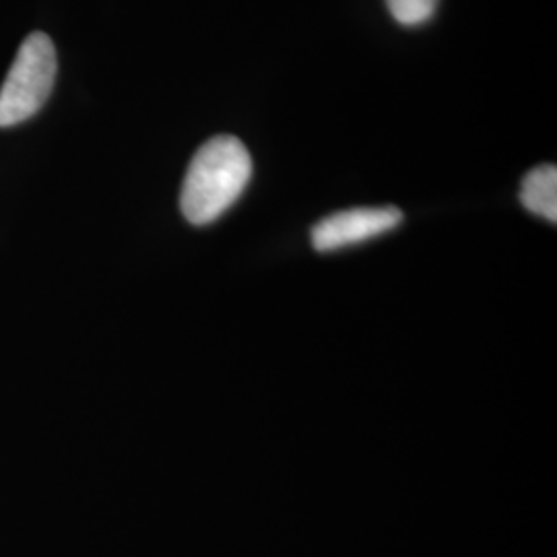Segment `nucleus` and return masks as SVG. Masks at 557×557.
Wrapping results in <instances>:
<instances>
[{
	"instance_id": "nucleus-3",
	"label": "nucleus",
	"mask_w": 557,
	"mask_h": 557,
	"mask_svg": "<svg viewBox=\"0 0 557 557\" xmlns=\"http://www.w3.org/2000/svg\"><path fill=\"white\" fill-rule=\"evenodd\" d=\"M403 223L397 207H359L338 211L312 227V246L319 252H335L368 239L379 238Z\"/></svg>"
},
{
	"instance_id": "nucleus-2",
	"label": "nucleus",
	"mask_w": 557,
	"mask_h": 557,
	"mask_svg": "<svg viewBox=\"0 0 557 557\" xmlns=\"http://www.w3.org/2000/svg\"><path fill=\"white\" fill-rule=\"evenodd\" d=\"M57 69L52 40L41 32L29 34L0 89V128L21 124L40 112L52 94Z\"/></svg>"
},
{
	"instance_id": "nucleus-5",
	"label": "nucleus",
	"mask_w": 557,
	"mask_h": 557,
	"mask_svg": "<svg viewBox=\"0 0 557 557\" xmlns=\"http://www.w3.org/2000/svg\"><path fill=\"white\" fill-rule=\"evenodd\" d=\"M386 4L400 25L413 27L432 20L438 0H386Z\"/></svg>"
},
{
	"instance_id": "nucleus-1",
	"label": "nucleus",
	"mask_w": 557,
	"mask_h": 557,
	"mask_svg": "<svg viewBox=\"0 0 557 557\" xmlns=\"http://www.w3.org/2000/svg\"><path fill=\"white\" fill-rule=\"evenodd\" d=\"M252 176V158L242 140L220 135L200 145L190 161L180 209L193 225H209L242 197Z\"/></svg>"
},
{
	"instance_id": "nucleus-4",
	"label": "nucleus",
	"mask_w": 557,
	"mask_h": 557,
	"mask_svg": "<svg viewBox=\"0 0 557 557\" xmlns=\"http://www.w3.org/2000/svg\"><path fill=\"white\" fill-rule=\"evenodd\" d=\"M520 202L527 211L543 220L557 221V170L556 165H539L531 170L520 186Z\"/></svg>"
}]
</instances>
